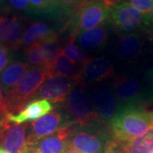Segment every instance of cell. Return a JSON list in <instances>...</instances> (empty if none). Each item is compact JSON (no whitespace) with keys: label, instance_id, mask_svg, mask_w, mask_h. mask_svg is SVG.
I'll return each instance as SVG.
<instances>
[{"label":"cell","instance_id":"1","mask_svg":"<svg viewBox=\"0 0 153 153\" xmlns=\"http://www.w3.org/2000/svg\"><path fill=\"white\" fill-rule=\"evenodd\" d=\"M152 124L153 111L146 106H125L119 108L108 128L113 139L128 140L143 135Z\"/></svg>","mask_w":153,"mask_h":153},{"label":"cell","instance_id":"2","mask_svg":"<svg viewBox=\"0 0 153 153\" xmlns=\"http://www.w3.org/2000/svg\"><path fill=\"white\" fill-rule=\"evenodd\" d=\"M82 84L78 83L72 88L63 103V111L72 125L77 127L103 125L100 121L92 100L85 93Z\"/></svg>","mask_w":153,"mask_h":153},{"label":"cell","instance_id":"3","mask_svg":"<svg viewBox=\"0 0 153 153\" xmlns=\"http://www.w3.org/2000/svg\"><path fill=\"white\" fill-rule=\"evenodd\" d=\"M49 76L45 67H31L21 82L5 94L9 114H17L35 98L40 87Z\"/></svg>","mask_w":153,"mask_h":153},{"label":"cell","instance_id":"4","mask_svg":"<svg viewBox=\"0 0 153 153\" xmlns=\"http://www.w3.org/2000/svg\"><path fill=\"white\" fill-rule=\"evenodd\" d=\"M111 138L108 126H74L69 139V147L80 153H105Z\"/></svg>","mask_w":153,"mask_h":153},{"label":"cell","instance_id":"5","mask_svg":"<svg viewBox=\"0 0 153 153\" xmlns=\"http://www.w3.org/2000/svg\"><path fill=\"white\" fill-rule=\"evenodd\" d=\"M111 90L119 105V108L125 106H146L152 101L150 91L143 88L139 80L134 76H119L114 77Z\"/></svg>","mask_w":153,"mask_h":153},{"label":"cell","instance_id":"6","mask_svg":"<svg viewBox=\"0 0 153 153\" xmlns=\"http://www.w3.org/2000/svg\"><path fill=\"white\" fill-rule=\"evenodd\" d=\"M110 4L106 0H88L75 14L71 35H76L104 24L109 19Z\"/></svg>","mask_w":153,"mask_h":153},{"label":"cell","instance_id":"7","mask_svg":"<svg viewBox=\"0 0 153 153\" xmlns=\"http://www.w3.org/2000/svg\"><path fill=\"white\" fill-rule=\"evenodd\" d=\"M109 20L120 36L138 33L144 25V16L128 1L120 0L110 6Z\"/></svg>","mask_w":153,"mask_h":153},{"label":"cell","instance_id":"8","mask_svg":"<svg viewBox=\"0 0 153 153\" xmlns=\"http://www.w3.org/2000/svg\"><path fill=\"white\" fill-rule=\"evenodd\" d=\"M70 126L74 125L71 124L64 111L53 110L29 123L27 145Z\"/></svg>","mask_w":153,"mask_h":153},{"label":"cell","instance_id":"9","mask_svg":"<svg viewBox=\"0 0 153 153\" xmlns=\"http://www.w3.org/2000/svg\"><path fill=\"white\" fill-rule=\"evenodd\" d=\"M28 129L29 123H14L5 117L0 130V146L10 153H27Z\"/></svg>","mask_w":153,"mask_h":153},{"label":"cell","instance_id":"10","mask_svg":"<svg viewBox=\"0 0 153 153\" xmlns=\"http://www.w3.org/2000/svg\"><path fill=\"white\" fill-rule=\"evenodd\" d=\"M76 82L65 76L49 75L40 87L34 100H47L52 104L64 103Z\"/></svg>","mask_w":153,"mask_h":153},{"label":"cell","instance_id":"11","mask_svg":"<svg viewBox=\"0 0 153 153\" xmlns=\"http://www.w3.org/2000/svg\"><path fill=\"white\" fill-rule=\"evenodd\" d=\"M91 100L101 124L109 125L119 110V105L111 88L98 85L92 89Z\"/></svg>","mask_w":153,"mask_h":153},{"label":"cell","instance_id":"12","mask_svg":"<svg viewBox=\"0 0 153 153\" xmlns=\"http://www.w3.org/2000/svg\"><path fill=\"white\" fill-rule=\"evenodd\" d=\"M74 126L63 128L49 136L27 145V153H64L69 147V139Z\"/></svg>","mask_w":153,"mask_h":153},{"label":"cell","instance_id":"13","mask_svg":"<svg viewBox=\"0 0 153 153\" xmlns=\"http://www.w3.org/2000/svg\"><path fill=\"white\" fill-rule=\"evenodd\" d=\"M153 149V124L141 136L121 140L111 138L105 153H149Z\"/></svg>","mask_w":153,"mask_h":153},{"label":"cell","instance_id":"14","mask_svg":"<svg viewBox=\"0 0 153 153\" xmlns=\"http://www.w3.org/2000/svg\"><path fill=\"white\" fill-rule=\"evenodd\" d=\"M80 69L82 83H100L107 81L115 75L113 64L102 57H90Z\"/></svg>","mask_w":153,"mask_h":153},{"label":"cell","instance_id":"15","mask_svg":"<svg viewBox=\"0 0 153 153\" xmlns=\"http://www.w3.org/2000/svg\"><path fill=\"white\" fill-rule=\"evenodd\" d=\"M25 29L24 20L21 17L0 16V44L10 50L18 49Z\"/></svg>","mask_w":153,"mask_h":153},{"label":"cell","instance_id":"16","mask_svg":"<svg viewBox=\"0 0 153 153\" xmlns=\"http://www.w3.org/2000/svg\"><path fill=\"white\" fill-rule=\"evenodd\" d=\"M55 108V105L47 100H33L28 102L17 114H7V119L14 123L22 124L30 121H35L48 114Z\"/></svg>","mask_w":153,"mask_h":153},{"label":"cell","instance_id":"17","mask_svg":"<svg viewBox=\"0 0 153 153\" xmlns=\"http://www.w3.org/2000/svg\"><path fill=\"white\" fill-rule=\"evenodd\" d=\"M144 45V38L139 33L120 36L115 46L116 56L123 60L135 59L141 53Z\"/></svg>","mask_w":153,"mask_h":153},{"label":"cell","instance_id":"18","mask_svg":"<svg viewBox=\"0 0 153 153\" xmlns=\"http://www.w3.org/2000/svg\"><path fill=\"white\" fill-rule=\"evenodd\" d=\"M109 38V33L104 23L97 27L85 31L76 35L75 42L77 46L84 49H96L104 47Z\"/></svg>","mask_w":153,"mask_h":153},{"label":"cell","instance_id":"19","mask_svg":"<svg viewBox=\"0 0 153 153\" xmlns=\"http://www.w3.org/2000/svg\"><path fill=\"white\" fill-rule=\"evenodd\" d=\"M30 68L27 62L23 61H13L8 64L0 73V84L5 94L21 82Z\"/></svg>","mask_w":153,"mask_h":153},{"label":"cell","instance_id":"20","mask_svg":"<svg viewBox=\"0 0 153 153\" xmlns=\"http://www.w3.org/2000/svg\"><path fill=\"white\" fill-rule=\"evenodd\" d=\"M49 75H57L70 78L76 83H82L81 78V69L71 61L63 49L56 57L52 66L49 71Z\"/></svg>","mask_w":153,"mask_h":153},{"label":"cell","instance_id":"21","mask_svg":"<svg viewBox=\"0 0 153 153\" xmlns=\"http://www.w3.org/2000/svg\"><path fill=\"white\" fill-rule=\"evenodd\" d=\"M55 34H57V33L51 25L46 22H33L25 29L21 46L27 47L35 43H41Z\"/></svg>","mask_w":153,"mask_h":153},{"label":"cell","instance_id":"22","mask_svg":"<svg viewBox=\"0 0 153 153\" xmlns=\"http://www.w3.org/2000/svg\"><path fill=\"white\" fill-rule=\"evenodd\" d=\"M39 44L41 45L42 55L45 64V68L49 71L56 57L61 51L58 34H55L54 36L45 39Z\"/></svg>","mask_w":153,"mask_h":153},{"label":"cell","instance_id":"23","mask_svg":"<svg viewBox=\"0 0 153 153\" xmlns=\"http://www.w3.org/2000/svg\"><path fill=\"white\" fill-rule=\"evenodd\" d=\"M34 15L48 19H55L64 16L63 12L49 0H28Z\"/></svg>","mask_w":153,"mask_h":153},{"label":"cell","instance_id":"24","mask_svg":"<svg viewBox=\"0 0 153 153\" xmlns=\"http://www.w3.org/2000/svg\"><path fill=\"white\" fill-rule=\"evenodd\" d=\"M75 38H76V35H71V38H69L68 43L63 49V51L75 65L81 68L90 57L87 55V53L83 49L76 45Z\"/></svg>","mask_w":153,"mask_h":153},{"label":"cell","instance_id":"25","mask_svg":"<svg viewBox=\"0 0 153 153\" xmlns=\"http://www.w3.org/2000/svg\"><path fill=\"white\" fill-rule=\"evenodd\" d=\"M26 56L27 59V63L32 67H45L41 45L39 43L31 44L26 49Z\"/></svg>","mask_w":153,"mask_h":153},{"label":"cell","instance_id":"26","mask_svg":"<svg viewBox=\"0 0 153 153\" xmlns=\"http://www.w3.org/2000/svg\"><path fill=\"white\" fill-rule=\"evenodd\" d=\"M88 0H58L64 16H69L76 12Z\"/></svg>","mask_w":153,"mask_h":153},{"label":"cell","instance_id":"27","mask_svg":"<svg viewBox=\"0 0 153 153\" xmlns=\"http://www.w3.org/2000/svg\"><path fill=\"white\" fill-rule=\"evenodd\" d=\"M128 3L134 9L139 11L144 18L149 16L152 5V0H129Z\"/></svg>","mask_w":153,"mask_h":153},{"label":"cell","instance_id":"28","mask_svg":"<svg viewBox=\"0 0 153 153\" xmlns=\"http://www.w3.org/2000/svg\"><path fill=\"white\" fill-rule=\"evenodd\" d=\"M9 2L10 3L11 6L17 10L24 12L26 14L34 15L28 0H9Z\"/></svg>","mask_w":153,"mask_h":153},{"label":"cell","instance_id":"29","mask_svg":"<svg viewBox=\"0 0 153 153\" xmlns=\"http://www.w3.org/2000/svg\"><path fill=\"white\" fill-rule=\"evenodd\" d=\"M10 49L0 44V73L10 63Z\"/></svg>","mask_w":153,"mask_h":153},{"label":"cell","instance_id":"30","mask_svg":"<svg viewBox=\"0 0 153 153\" xmlns=\"http://www.w3.org/2000/svg\"><path fill=\"white\" fill-rule=\"evenodd\" d=\"M8 113L7 105H6L5 94L4 92V89L0 84V118L4 117Z\"/></svg>","mask_w":153,"mask_h":153},{"label":"cell","instance_id":"31","mask_svg":"<svg viewBox=\"0 0 153 153\" xmlns=\"http://www.w3.org/2000/svg\"><path fill=\"white\" fill-rule=\"evenodd\" d=\"M146 78L148 82V85L150 87V93H151V96H152L153 101V67L146 71Z\"/></svg>","mask_w":153,"mask_h":153},{"label":"cell","instance_id":"32","mask_svg":"<svg viewBox=\"0 0 153 153\" xmlns=\"http://www.w3.org/2000/svg\"><path fill=\"white\" fill-rule=\"evenodd\" d=\"M144 26L148 29H151L153 31V0H152V5L151 9V12L149 14V16L146 18H144Z\"/></svg>","mask_w":153,"mask_h":153},{"label":"cell","instance_id":"33","mask_svg":"<svg viewBox=\"0 0 153 153\" xmlns=\"http://www.w3.org/2000/svg\"><path fill=\"white\" fill-rule=\"evenodd\" d=\"M64 153H80V152H77V151H76L75 149H72V148L71 147H68V149H67Z\"/></svg>","mask_w":153,"mask_h":153},{"label":"cell","instance_id":"34","mask_svg":"<svg viewBox=\"0 0 153 153\" xmlns=\"http://www.w3.org/2000/svg\"><path fill=\"white\" fill-rule=\"evenodd\" d=\"M49 1H50V2H51V3H52L53 4H54V5L56 6L57 8H59L60 10H61V9H60V5H59V2H58V0H49ZM61 11H62V10H61Z\"/></svg>","mask_w":153,"mask_h":153},{"label":"cell","instance_id":"35","mask_svg":"<svg viewBox=\"0 0 153 153\" xmlns=\"http://www.w3.org/2000/svg\"><path fill=\"white\" fill-rule=\"evenodd\" d=\"M108 3H109L110 5H112L113 4H115V3H117V2H118V1H120V0H106Z\"/></svg>","mask_w":153,"mask_h":153},{"label":"cell","instance_id":"36","mask_svg":"<svg viewBox=\"0 0 153 153\" xmlns=\"http://www.w3.org/2000/svg\"><path fill=\"white\" fill-rule=\"evenodd\" d=\"M0 153H10V152H8L5 151L4 148H2L1 146H0Z\"/></svg>","mask_w":153,"mask_h":153},{"label":"cell","instance_id":"37","mask_svg":"<svg viewBox=\"0 0 153 153\" xmlns=\"http://www.w3.org/2000/svg\"><path fill=\"white\" fill-rule=\"evenodd\" d=\"M4 117H3V118H0V130H1V127H2V123H3V120H4Z\"/></svg>","mask_w":153,"mask_h":153},{"label":"cell","instance_id":"38","mask_svg":"<svg viewBox=\"0 0 153 153\" xmlns=\"http://www.w3.org/2000/svg\"><path fill=\"white\" fill-rule=\"evenodd\" d=\"M149 153H153V149H152V151H151V152H149Z\"/></svg>","mask_w":153,"mask_h":153},{"label":"cell","instance_id":"39","mask_svg":"<svg viewBox=\"0 0 153 153\" xmlns=\"http://www.w3.org/2000/svg\"><path fill=\"white\" fill-rule=\"evenodd\" d=\"M1 1H2V0H0V2H1Z\"/></svg>","mask_w":153,"mask_h":153}]
</instances>
